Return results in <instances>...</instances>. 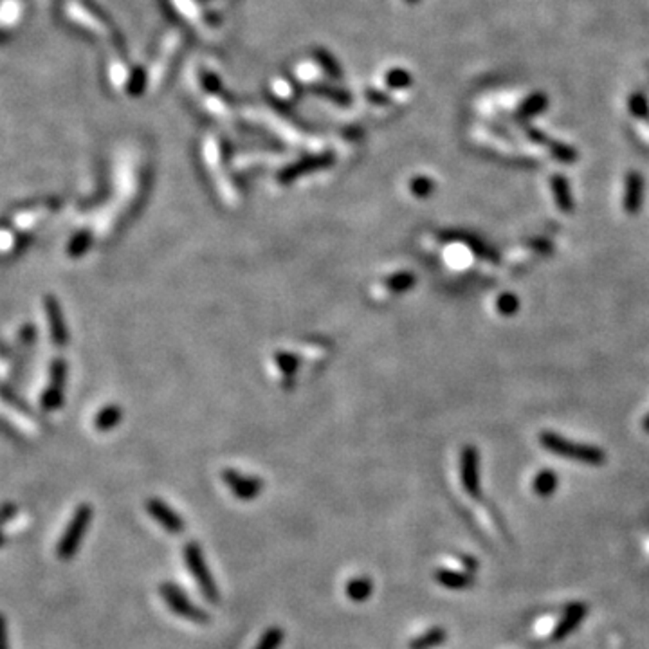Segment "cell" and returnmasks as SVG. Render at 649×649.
<instances>
[{"label":"cell","instance_id":"3957f363","mask_svg":"<svg viewBox=\"0 0 649 649\" xmlns=\"http://www.w3.org/2000/svg\"><path fill=\"white\" fill-rule=\"evenodd\" d=\"M183 557L186 568H188L190 573L195 579L197 586L201 588L206 601L211 602V604H217L220 601V590H218V585L215 583L213 576H211L210 566L206 563V555L201 545L197 541L186 543L183 548Z\"/></svg>","mask_w":649,"mask_h":649},{"label":"cell","instance_id":"cb8c5ba5","mask_svg":"<svg viewBox=\"0 0 649 649\" xmlns=\"http://www.w3.org/2000/svg\"><path fill=\"white\" fill-rule=\"evenodd\" d=\"M17 505L13 504H6L0 507V532H2V527H4L9 520H13V518L17 516Z\"/></svg>","mask_w":649,"mask_h":649},{"label":"cell","instance_id":"5b68a950","mask_svg":"<svg viewBox=\"0 0 649 649\" xmlns=\"http://www.w3.org/2000/svg\"><path fill=\"white\" fill-rule=\"evenodd\" d=\"M220 476H222V482L226 483L231 494L242 501L255 500L264 491V482L260 478L248 476V474H242L235 469H224Z\"/></svg>","mask_w":649,"mask_h":649},{"label":"cell","instance_id":"d6986e66","mask_svg":"<svg viewBox=\"0 0 649 649\" xmlns=\"http://www.w3.org/2000/svg\"><path fill=\"white\" fill-rule=\"evenodd\" d=\"M417 283V278H415L413 273H408V271H401V273H395L393 276L386 278L385 287L388 289L390 292H406L410 291L411 287Z\"/></svg>","mask_w":649,"mask_h":649},{"label":"cell","instance_id":"4fadbf2b","mask_svg":"<svg viewBox=\"0 0 649 649\" xmlns=\"http://www.w3.org/2000/svg\"><path fill=\"white\" fill-rule=\"evenodd\" d=\"M346 597L352 602H366L373 594V581L368 576H357L346 583Z\"/></svg>","mask_w":649,"mask_h":649},{"label":"cell","instance_id":"52a82bcc","mask_svg":"<svg viewBox=\"0 0 649 649\" xmlns=\"http://www.w3.org/2000/svg\"><path fill=\"white\" fill-rule=\"evenodd\" d=\"M460 474L464 489L469 496L478 498L480 496V455L478 449L473 445H466L460 453Z\"/></svg>","mask_w":649,"mask_h":649},{"label":"cell","instance_id":"6da1fadb","mask_svg":"<svg viewBox=\"0 0 649 649\" xmlns=\"http://www.w3.org/2000/svg\"><path fill=\"white\" fill-rule=\"evenodd\" d=\"M539 442L550 453L559 455V457L564 458H572V460L581 462V464H586V466H602L604 460H606V455L602 453L599 448H595V445L579 444V442L568 440L552 432H543L541 436H539Z\"/></svg>","mask_w":649,"mask_h":649},{"label":"cell","instance_id":"5bb4252c","mask_svg":"<svg viewBox=\"0 0 649 649\" xmlns=\"http://www.w3.org/2000/svg\"><path fill=\"white\" fill-rule=\"evenodd\" d=\"M445 639H448L445 629L435 626V628H429L427 632H424L422 635L415 636L413 641H410V644H408V649H435L444 644Z\"/></svg>","mask_w":649,"mask_h":649},{"label":"cell","instance_id":"d4e9b609","mask_svg":"<svg viewBox=\"0 0 649 649\" xmlns=\"http://www.w3.org/2000/svg\"><path fill=\"white\" fill-rule=\"evenodd\" d=\"M0 649H9V635H8V620L0 613Z\"/></svg>","mask_w":649,"mask_h":649},{"label":"cell","instance_id":"603a6c76","mask_svg":"<svg viewBox=\"0 0 649 649\" xmlns=\"http://www.w3.org/2000/svg\"><path fill=\"white\" fill-rule=\"evenodd\" d=\"M89 243L90 235L87 231L78 233V235L73 236V240L69 242V255H71V257H81V255L89 249Z\"/></svg>","mask_w":649,"mask_h":649},{"label":"cell","instance_id":"ba28073f","mask_svg":"<svg viewBox=\"0 0 649 649\" xmlns=\"http://www.w3.org/2000/svg\"><path fill=\"white\" fill-rule=\"evenodd\" d=\"M332 162H334V159L329 157V155H321V157H307V159H304V161L294 162V164H291V166H287L285 170L280 171L278 180L283 184H289V183H292V180L298 179V177L307 176V173H311V171L323 170V168L330 166Z\"/></svg>","mask_w":649,"mask_h":649},{"label":"cell","instance_id":"ac0fdd59","mask_svg":"<svg viewBox=\"0 0 649 649\" xmlns=\"http://www.w3.org/2000/svg\"><path fill=\"white\" fill-rule=\"evenodd\" d=\"M283 639H285L283 628H280V626H271V628H267L262 633V636L258 639V642L252 649H280L283 644Z\"/></svg>","mask_w":649,"mask_h":649},{"label":"cell","instance_id":"277c9868","mask_svg":"<svg viewBox=\"0 0 649 649\" xmlns=\"http://www.w3.org/2000/svg\"><path fill=\"white\" fill-rule=\"evenodd\" d=\"M159 594H161L162 601L168 606L171 613H176L180 619L188 620L193 624H210L211 617L204 608L197 606L195 602L184 594V590L177 586L176 583H161L159 586Z\"/></svg>","mask_w":649,"mask_h":649},{"label":"cell","instance_id":"9a60e30c","mask_svg":"<svg viewBox=\"0 0 649 649\" xmlns=\"http://www.w3.org/2000/svg\"><path fill=\"white\" fill-rule=\"evenodd\" d=\"M123 419V410H121L120 406H107V408H103L98 415H96L94 419V426L98 432H108L112 427H115L117 424L121 422Z\"/></svg>","mask_w":649,"mask_h":649},{"label":"cell","instance_id":"30bf717a","mask_svg":"<svg viewBox=\"0 0 649 649\" xmlns=\"http://www.w3.org/2000/svg\"><path fill=\"white\" fill-rule=\"evenodd\" d=\"M45 312L49 316V329H51V338L56 345H65L67 343V327H65L64 314L55 298L45 299Z\"/></svg>","mask_w":649,"mask_h":649},{"label":"cell","instance_id":"8fae6325","mask_svg":"<svg viewBox=\"0 0 649 649\" xmlns=\"http://www.w3.org/2000/svg\"><path fill=\"white\" fill-rule=\"evenodd\" d=\"M585 615H586V606H585V604H570V608H568V610L564 611L563 620H561V624L557 626V629L554 632V641L564 639V636H566L568 633L573 632V629H576L577 626L581 624V620L585 619Z\"/></svg>","mask_w":649,"mask_h":649},{"label":"cell","instance_id":"44dd1931","mask_svg":"<svg viewBox=\"0 0 649 649\" xmlns=\"http://www.w3.org/2000/svg\"><path fill=\"white\" fill-rule=\"evenodd\" d=\"M410 190L415 197L426 199V197L432 195L433 190H435V183H433L432 179H427V177H415L410 183Z\"/></svg>","mask_w":649,"mask_h":649},{"label":"cell","instance_id":"e0dca14e","mask_svg":"<svg viewBox=\"0 0 649 649\" xmlns=\"http://www.w3.org/2000/svg\"><path fill=\"white\" fill-rule=\"evenodd\" d=\"M532 487H534L536 494L547 498V496L554 494L555 487H557V476H555L554 471L550 469L541 471V473H538L534 482H532Z\"/></svg>","mask_w":649,"mask_h":649},{"label":"cell","instance_id":"4316f807","mask_svg":"<svg viewBox=\"0 0 649 649\" xmlns=\"http://www.w3.org/2000/svg\"><path fill=\"white\" fill-rule=\"evenodd\" d=\"M6 543V538H4V534H2V532H0V547H2V545H4Z\"/></svg>","mask_w":649,"mask_h":649},{"label":"cell","instance_id":"7c38bea8","mask_svg":"<svg viewBox=\"0 0 649 649\" xmlns=\"http://www.w3.org/2000/svg\"><path fill=\"white\" fill-rule=\"evenodd\" d=\"M435 581L449 590H464L473 585V577L469 572H457L449 568H440L435 572Z\"/></svg>","mask_w":649,"mask_h":649},{"label":"cell","instance_id":"9c48e42d","mask_svg":"<svg viewBox=\"0 0 649 649\" xmlns=\"http://www.w3.org/2000/svg\"><path fill=\"white\" fill-rule=\"evenodd\" d=\"M644 199V180L639 171H629L626 177V190H624V210L629 215L639 213Z\"/></svg>","mask_w":649,"mask_h":649},{"label":"cell","instance_id":"2e32d148","mask_svg":"<svg viewBox=\"0 0 649 649\" xmlns=\"http://www.w3.org/2000/svg\"><path fill=\"white\" fill-rule=\"evenodd\" d=\"M552 193H554V199L559 206V210L563 211H572L573 208V201H572V193H570V188H568V180L561 176L552 177Z\"/></svg>","mask_w":649,"mask_h":649},{"label":"cell","instance_id":"ffe728a7","mask_svg":"<svg viewBox=\"0 0 649 649\" xmlns=\"http://www.w3.org/2000/svg\"><path fill=\"white\" fill-rule=\"evenodd\" d=\"M274 359H276L278 368L282 370L283 376L294 377V373L298 372V366H299V359L296 357L294 354H291V352H278Z\"/></svg>","mask_w":649,"mask_h":649},{"label":"cell","instance_id":"8992f818","mask_svg":"<svg viewBox=\"0 0 649 649\" xmlns=\"http://www.w3.org/2000/svg\"><path fill=\"white\" fill-rule=\"evenodd\" d=\"M145 508L146 513L150 514V518H152L157 525H161L162 529L166 530L168 534L179 536L183 534L184 529H186V521L183 520V516L177 513L176 508H171L166 501L161 500V498H150V500H146Z\"/></svg>","mask_w":649,"mask_h":649},{"label":"cell","instance_id":"484cf974","mask_svg":"<svg viewBox=\"0 0 649 649\" xmlns=\"http://www.w3.org/2000/svg\"><path fill=\"white\" fill-rule=\"evenodd\" d=\"M644 429H646V432H649V415L646 417V420H644Z\"/></svg>","mask_w":649,"mask_h":649},{"label":"cell","instance_id":"7a4b0ae2","mask_svg":"<svg viewBox=\"0 0 649 649\" xmlns=\"http://www.w3.org/2000/svg\"><path fill=\"white\" fill-rule=\"evenodd\" d=\"M94 518V508L90 504H81L80 507L74 511L73 518L69 521V525L65 527L64 536L56 545V555L62 561H71L74 555L78 554L81 547V541L85 538L87 530H89L90 523Z\"/></svg>","mask_w":649,"mask_h":649},{"label":"cell","instance_id":"7402d4cb","mask_svg":"<svg viewBox=\"0 0 649 649\" xmlns=\"http://www.w3.org/2000/svg\"><path fill=\"white\" fill-rule=\"evenodd\" d=\"M496 307H498V312L504 314V316H513V314L518 312V308H520V299L514 294H511V292H505V294H501L500 298H498Z\"/></svg>","mask_w":649,"mask_h":649}]
</instances>
